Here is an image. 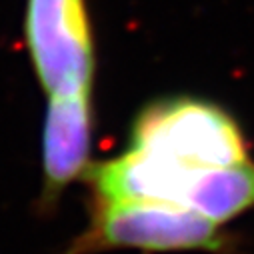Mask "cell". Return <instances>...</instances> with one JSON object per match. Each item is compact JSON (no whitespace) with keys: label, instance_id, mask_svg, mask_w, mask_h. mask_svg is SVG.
Masks as SVG:
<instances>
[{"label":"cell","instance_id":"cell-1","mask_svg":"<svg viewBox=\"0 0 254 254\" xmlns=\"http://www.w3.org/2000/svg\"><path fill=\"white\" fill-rule=\"evenodd\" d=\"M130 148L168 166L190 186L204 170L248 158L236 120L198 98H168L146 106L132 126Z\"/></svg>","mask_w":254,"mask_h":254},{"label":"cell","instance_id":"cell-2","mask_svg":"<svg viewBox=\"0 0 254 254\" xmlns=\"http://www.w3.org/2000/svg\"><path fill=\"white\" fill-rule=\"evenodd\" d=\"M234 238L202 212L158 200H92L88 226L60 254L106 250L228 254Z\"/></svg>","mask_w":254,"mask_h":254},{"label":"cell","instance_id":"cell-3","mask_svg":"<svg viewBox=\"0 0 254 254\" xmlns=\"http://www.w3.org/2000/svg\"><path fill=\"white\" fill-rule=\"evenodd\" d=\"M24 42L48 96L92 92L96 56L86 0H26Z\"/></svg>","mask_w":254,"mask_h":254},{"label":"cell","instance_id":"cell-4","mask_svg":"<svg viewBox=\"0 0 254 254\" xmlns=\"http://www.w3.org/2000/svg\"><path fill=\"white\" fill-rule=\"evenodd\" d=\"M92 92L52 94L42 128V190L38 206L52 210L64 190L86 176L92 154Z\"/></svg>","mask_w":254,"mask_h":254},{"label":"cell","instance_id":"cell-5","mask_svg":"<svg viewBox=\"0 0 254 254\" xmlns=\"http://www.w3.org/2000/svg\"><path fill=\"white\" fill-rule=\"evenodd\" d=\"M184 206L226 222L254 208V162L250 158L208 168L188 190Z\"/></svg>","mask_w":254,"mask_h":254}]
</instances>
